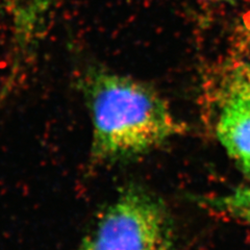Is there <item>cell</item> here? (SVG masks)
I'll return each mask as SVG.
<instances>
[{
	"mask_svg": "<svg viewBox=\"0 0 250 250\" xmlns=\"http://www.w3.org/2000/svg\"><path fill=\"white\" fill-rule=\"evenodd\" d=\"M77 85L90 112L94 160L135 158L184 132L166 99L134 77L90 66Z\"/></svg>",
	"mask_w": 250,
	"mask_h": 250,
	"instance_id": "obj_1",
	"label": "cell"
},
{
	"mask_svg": "<svg viewBox=\"0 0 250 250\" xmlns=\"http://www.w3.org/2000/svg\"><path fill=\"white\" fill-rule=\"evenodd\" d=\"M75 250H177V245L162 201L129 187L101 212Z\"/></svg>",
	"mask_w": 250,
	"mask_h": 250,
	"instance_id": "obj_2",
	"label": "cell"
},
{
	"mask_svg": "<svg viewBox=\"0 0 250 250\" xmlns=\"http://www.w3.org/2000/svg\"><path fill=\"white\" fill-rule=\"evenodd\" d=\"M60 0H2L11 31L10 68L0 89V107L24 81L50 29Z\"/></svg>",
	"mask_w": 250,
	"mask_h": 250,
	"instance_id": "obj_3",
	"label": "cell"
},
{
	"mask_svg": "<svg viewBox=\"0 0 250 250\" xmlns=\"http://www.w3.org/2000/svg\"><path fill=\"white\" fill-rule=\"evenodd\" d=\"M216 131L226 152L250 175V64L237 66L225 81Z\"/></svg>",
	"mask_w": 250,
	"mask_h": 250,
	"instance_id": "obj_4",
	"label": "cell"
},
{
	"mask_svg": "<svg viewBox=\"0 0 250 250\" xmlns=\"http://www.w3.org/2000/svg\"><path fill=\"white\" fill-rule=\"evenodd\" d=\"M219 213L250 226V186H243L208 200Z\"/></svg>",
	"mask_w": 250,
	"mask_h": 250,
	"instance_id": "obj_5",
	"label": "cell"
},
{
	"mask_svg": "<svg viewBox=\"0 0 250 250\" xmlns=\"http://www.w3.org/2000/svg\"><path fill=\"white\" fill-rule=\"evenodd\" d=\"M243 30L246 38L250 40V12L244 17L243 21Z\"/></svg>",
	"mask_w": 250,
	"mask_h": 250,
	"instance_id": "obj_6",
	"label": "cell"
},
{
	"mask_svg": "<svg viewBox=\"0 0 250 250\" xmlns=\"http://www.w3.org/2000/svg\"><path fill=\"white\" fill-rule=\"evenodd\" d=\"M214 1H230V0H214Z\"/></svg>",
	"mask_w": 250,
	"mask_h": 250,
	"instance_id": "obj_7",
	"label": "cell"
}]
</instances>
